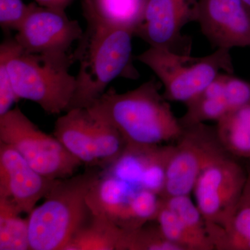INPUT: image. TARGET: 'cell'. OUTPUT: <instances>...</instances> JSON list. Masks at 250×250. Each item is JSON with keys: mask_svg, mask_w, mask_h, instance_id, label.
Segmentation results:
<instances>
[{"mask_svg": "<svg viewBox=\"0 0 250 250\" xmlns=\"http://www.w3.org/2000/svg\"><path fill=\"white\" fill-rule=\"evenodd\" d=\"M176 141L166 167L162 198L190 195L206 166L228 153L219 142L215 126L205 123L183 127Z\"/></svg>", "mask_w": 250, "mask_h": 250, "instance_id": "8", "label": "cell"}, {"mask_svg": "<svg viewBox=\"0 0 250 250\" xmlns=\"http://www.w3.org/2000/svg\"><path fill=\"white\" fill-rule=\"evenodd\" d=\"M83 16L87 27L72 52L80 67L75 76V94L67 111L89 107L118 77L139 76L132 63L134 30L111 25L90 15Z\"/></svg>", "mask_w": 250, "mask_h": 250, "instance_id": "1", "label": "cell"}, {"mask_svg": "<svg viewBox=\"0 0 250 250\" xmlns=\"http://www.w3.org/2000/svg\"><path fill=\"white\" fill-rule=\"evenodd\" d=\"M0 142L14 147L34 170L53 180L72 177L83 165L18 106L0 116Z\"/></svg>", "mask_w": 250, "mask_h": 250, "instance_id": "6", "label": "cell"}, {"mask_svg": "<svg viewBox=\"0 0 250 250\" xmlns=\"http://www.w3.org/2000/svg\"><path fill=\"white\" fill-rule=\"evenodd\" d=\"M8 199L0 197V250H30L29 219Z\"/></svg>", "mask_w": 250, "mask_h": 250, "instance_id": "21", "label": "cell"}, {"mask_svg": "<svg viewBox=\"0 0 250 250\" xmlns=\"http://www.w3.org/2000/svg\"><path fill=\"white\" fill-rule=\"evenodd\" d=\"M83 33L78 21L67 17L65 11L31 3L14 39L29 53L64 56L70 54L72 45Z\"/></svg>", "mask_w": 250, "mask_h": 250, "instance_id": "11", "label": "cell"}, {"mask_svg": "<svg viewBox=\"0 0 250 250\" xmlns=\"http://www.w3.org/2000/svg\"><path fill=\"white\" fill-rule=\"evenodd\" d=\"M144 4L145 0H83L82 9L83 14L108 24L134 31Z\"/></svg>", "mask_w": 250, "mask_h": 250, "instance_id": "20", "label": "cell"}, {"mask_svg": "<svg viewBox=\"0 0 250 250\" xmlns=\"http://www.w3.org/2000/svg\"><path fill=\"white\" fill-rule=\"evenodd\" d=\"M53 135L83 165L105 170L121 155L126 143L111 125L88 108H72L59 117Z\"/></svg>", "mask_w": 250, "mask_h": 250, "instance_id": "7", "label": "cell"}, {"mask_svg": "<svg viewBox=\"0 0 250 250\" xmlns=\"http://www.w3.org/2000/svg\"><path fill=\"white\" fill-rule=\"evenodd\" d=\"M199 0H145L134 36L149 47L190 54L191 41L182 34L188 23L197 22Z\"/></svg>", "mask_w": 250, "mask_h": 250, "instance_id": "10", "label": "cell"}, {"mask_svg": "<svg viewBox=\"0 0 250 250\" xmlns=\"http://www.w3.org/2000/svg\"><path fill=\"white\" fill-rule=\"evenodd\" d=\"M72 1V0H36L37 4L40 6L63 11H65L67 6Z\"/></svg>", "mask_w": 250, "mask_h": 250, "instance_id": "29", "label": "cell"}, {"mask_svg": "<svg viewBox=\"0 0 250 250\" xmlns=\"http://www.w3.org/2000/svg\"><path fill=\"white\" fill-rule=\"evenodd\" d=\"M215 130L228 154L250 161V105L229 112L217 122Z\"/></svg>", "mask_w": 250, "mask_h": 250, "instance_id": "19", "label": "cell"}, {"mask_svg": "<svg viewBox=\"0 0 250 250\" xmlns=\"http://www.w3.org/2000/svg\"><path fill=\"white\" fill-rule=\"evenodd\" d=\"M57 180L44 177L14 147L0 142V197L12 202L21 213L29 215Z\"/></svg>", "mask_w": 250, "mask_h": 250, "instance_id": "13", "label": "cell"}, {"mask_svg": "<svg viewBox=\"0 0 250 250\" xmlns=\"http://www.w3.org/2000/svg\"><path fill=\"white\" fill-rule=\"evenodd\" d=\"M247 170L225 153L210 162L192 193L207 228H223L231 218L246 184Z\"/></svg>", "mask_w": 250, "mask_h": 250, "instance_id": "9", "label": "cell"}, {"mask_svg": "<svg viewBox=\"0 0 250 250\" xmlns=\"http://www.w3.org/2000/svg\"><path fill=\"white\" fill-rule=\"evenodd\" d=\"M168 155L167 146L126 145L121 155L104 170L136 188H143L162 175Z\"/></svg>", "mask_w": 250, "mask_h": 250, "instance_id": "14", "label": "cell"}, {"mask_svg": "<svg viewBox=\"0 0 250 250\" xmlns=\"http://www.w3.org/2000/svg\"><path fill=\"white\" fill-rule=\"evenodd\" d=\"M225 73L219 74L195 98L186 104L187 111L179 122L182 127L220 121L229 112L225 97Z\"/></svg>", "mask_w": 250, "mask_h": 250, "instance_id": "18", "label": "cell"}, {"mask_svg": "<svg viewBox=\"0 0 250 250\" xmlns=\"http://www.w3.org/2000/svg\"><path fill=\"white\" fill-rule=\"evenodd\" d=\"M162 197L146 188H136L129 201L130 229L155 221L161 207Z\"/></svg>", "mask_w": 250, "mask_h": 250, "instance_id": "24", "label": "cell"}, {"mask_svg": "<svg viewBox=\"0 0 250 250\" xmlns=\"http://www.w3.org/2000/svg\"><path fill=\"white\" fill-rule=\"evenodd\" d=\"M246 170V184L228 225L208 229L215 250H250V161Z\"/></svg>", "mask_w": 250, "mask_h": 250, "instance_id": "16", "label": "cell"}, {"mask_svg": "<svg viewBox=\"0 0 250 250\" xmlns=\"http://www.w3.org/2000/svg\"><path fill=\"white\" fill-rule=\"evenodd\" d=\"M161 88L154 79L124 93L111 88L87 108L113 126L126 145L153 146L177 141L183 127Z\"/></svg>", "mask_w": 250, "mask_h": 250, "instance_id": "2", "label": "cell"}, {"mask_svg": "<svg viewBox=\"0 0 250 250\" xmlns=\"http://www.w3.org/2000/svg\"><path fill=\"white\" fill-rule=\"evenodd\" d=\"M148 223L139 228L126 229L124 250H181L164 236L157 224Z\"/></svg>", "mask_w": 250, "mask_h": 250, "instance_id": "23", "label": "cell"}, {"mask_svg": "<svg viewBox=\"0 0 250 250\" xmlns=\"http://www.w3.org/2000/svg\"><path fill=\"white\" fill-rule=\"evenodd\" d=\"M197 22L216 49L250 47V7L242 0H199Z\"/></svg>", "mask_w": 250, "mask_h": 250, "instance_id": "12", "label": "cell"}, {"mask_svg": "<svg viewBox=\"0 0 250 250\" xmlns=\"http://www.w3.org/2000/svg\"><path fill=\"white\" fill-rule=\"evenodd\" d=\"M30 4L22 0H0V25L4 30L17 31L29 13Z\"/></svg>", "mask_w": 250, "mask_h": 250, "instance_id": "27", "label": "cell"}, {"mask_svg": "<svg viewBox=\"0 0 250 250\" xmlns=\"http://www.w3.org/2000/svg\"><path fill=\"white\" fill-rule=\"evenodd\" d=\"M147 65L164 86L167 101L186 104L201 93L221 72L233 74L230 49L217 48L204 57L149 47L134 58Z\"/></svg>", "mask_w": 250, "mask_h": 250, "instance_id": "5", "label": "cell"}, {"mask_svg": "<svg viewBox=\"0 0 250 250\" xmlns=\"http://www.w3.org/2000/svg\"><path fill=\"white\" fill-rule=\"evenodd\" d=\"M104 170L90 167L59 179L41 205L28 215L31 250H64L91 216L87 205L90 189Z\"/></svg>", "mask_w": 250, "mask_h": 250, "instance_id": "4", "label": "cell"}, {"mask_svg": "<svg viewBox=\"0 0 250 250\" xmlns=\"http://www.w3.org/2000/svg\"><path fill=\"white\" fill-rule=\"evenodd\" d=\"M136 189L104 170L87 196L91 215L104 217L121 228L130 229L129 201Z\"/></svg>", "mask_w": 250, "mask_h": 250, "instance_id": "15", "label": "cell"}, {"mask_svg": "<svg viewBox=\"0 0 250 250\" xmlns=\"http://www.w3.org/2000/svg\"><path fill=\"white\" fill-rule=\"evenodd\" d=\"M242 1H243V2L246 3V4L250 7V0H242Z\"/></svg>", "mask_w": 250, "mask_h": 250, "instance_id": "30", "label": "cell"}, {"mask_svg": "<svg viewBox=\"0 0 250 250\" xmlns=\"http://www.w3.org/2000/svg\"><path fill=\"white\" fill-rule=\"evenodd\" d=\"M19 101L15 93L6 62L0 57V116L7 113Z\"/></svg>", "mask_w": 250, "mask_h": 250, "instance_id": "28", "label": "cell"}, {"mask_svg": "<svg viewBox=\"0 0 250 250\" xmlns=\"http://www.w3.org/2000/svg\"><path fill=\"white\" fill-rule=\"evenodd\" d=\"M162 202L163 205L177 215L179 220L194 232L210 238L205 219L196 203L192 202L190 195L162 198Z\"/></svg>", "mask_w": 250, "mask_h": 250, "instance_id": "25", "label": "cell"}, {"mask_svg": "<svg viewBox=\"0 0 250 250\" xmlns=\"http://www.w3.org/2000/svg\"><path fill=\"white\" fill-rule=\"evenodd\" d=\"M225 97L229 111L250 105V82L225 72Z\"/></svg>", "mask_w": 250, "mask_h": 250, "instance_id": "26", "label": "cell"}, {"mask_svg": "<svg viewBox=\"0 0 250 250\" xmlns=\"http://www.w3.org/2000/svg\"><path fill=\"white\" fill-rule=\"evenodd\" d=\"M18 100H30L48 114L68 109L76 88V77L70 72L75 62L72 52L64 56L25 52L14 38L0 45Z\"/></svg>", "mask_w": 250, "mask_h": 250, "instance_id": "3", "label": "cell"}, {"mask_svg": "<svg viewBox=\"0 0 250 250\" xmlns=\"http://www.w3.org/2000/svg\"><path fill=\"white\" fill-rule=\"evenodd\" d=\"M164 236L181 250H214L209 238L200 236L184 225L178 217L163 205L155 220Z\"/></svg>", "mask_w": 250, "mask_h": 250, "instance_id": "22", "label": "cell"}, {"mask_svg": "<svg viewBox=\"0 0 250 250\" xmlns=\"http://www.w3.org/2000/svg\"><path fill=\"white\" fill-rule=\"evenodd\" d=\"M126 229L104 217L91 215L64 250H124Z\"/></svg>", "mask_w": 250, "mask_h": 250, "instance_id": "17", "label": "cell"}]
</instances>
